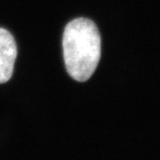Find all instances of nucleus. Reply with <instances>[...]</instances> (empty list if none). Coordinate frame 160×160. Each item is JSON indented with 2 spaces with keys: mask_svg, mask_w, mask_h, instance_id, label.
Here are the masks:
<instances>
[{
  "mask_svg": "<svg viewBox=\"0 0 160 160\" xmlns=\"http://www.w3.org/2000/svg\"><path fill=\"white\" fill-rule=\"evenodd\" d=\"M18 55L16 41L8 30L0 28V84L11 79Z\"/></svg>",
  "mask_w": 160,
  "mask_h": 160,
  "instance_id": "obj_2",
  "label": "nucleus"
},
{
  "mask_svg": "<svg viewBox=\"0 0 160 160\" xmlns=\"http://www.w3.org/2000/svg\"><path fill=\"white\" fill-rule=\"evenodd\" d=\"M101 53L99 31L91 19L78 18L67 24L63 35V54L68 73L83 82L93 75Z\"/></svg>",
  "mask_w": 160,
  "mask_h": 160,
  "instance_id": "obj_1",
  "label": "nucleus"
}]
</instances>
